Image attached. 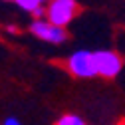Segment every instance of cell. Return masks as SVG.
<instances>
[{"label": "cell", "mask_w": 125, "mask_h": 125, "mask_svg": "<svg viewBox=\"0 0 125 125\" xmlns=\"http://www.w3.org/2000/svg\"><path fill=\"white\" fill-rule=\"evenodd\" d=\"M80 12V6H77L75 0H50L48 8H46V18H48L50 24L66 28Z\"/></svg>", "instance_id": "obj_1"}, {"label": "cell", "mask_w": 125, "mask_h": 125, "mask_svg": "<svg viewBox=\"0 0 125 125\" xmlns=\"http://www.w3.org/2000/svg\"><path fill=\"white\" fill-rule=\"evenodd\" d=\"M66 68L75 77H93V75H97L93 52H87V50H80V52L72 54L66 60Z\"/></svg>", "instance_id": "obj_2"}, {"label": "cell", "mask_w": 125, "mask_h": 125, "mask_svg": "<svg viewBox=\"0 0 125 125\" xmlns=\"http://www.w3.org/2000/svg\"><path fill=\"white\" fill-rule=\"evenodd\" d=\"M93 58H95V70H97V75L101 77H107L111 80L115 77L121 68H123V60L119 54H115L113 50H99V52H93Z\"/></svg>", "instance_id": "obj_3"}, {"label": "cell", "mask_w": 125, "mask_h": 125, "mask_svg": "<svg viewBox=\"0 0 125 125\" xmlns=\"http://www.w3.org/2000/svg\"><path fill=\"white\" fill-rule=\"evenodd\" d=\"M30 32H32L36 38L44 40V42H50V44H62L68 40V32L60 26L50 24L48 20H34L30 24Z\"/></svg>", "instance_id": "obj_4"}, {"label": "cell", "mask_w": 125, "mask_h": 125, "mask_svg": "<svg viewBox=\"0 0 125 125\" xmlns=\"http://www.w3.org/2000/svg\"><path fill=\"white\" fill-rule=\"evenodd\" d=\"M56 125H85V121L75 113H66L56 121Z\"/></svg>", "instance_id": "obj_5"}, {"label": "cell", "mask_w": 125, "mask_h": 125, "mask_svg": "<svg viewBox=\"0 0 125 125\" xmlns=\"http://www.w3.org/2000/svg\"><path fill=\"white\" fill-rule=\"evenodd\" d=\"M14 2H16L22 10L30 12V14H32L36 8H40V6H42V0H14Z\"/></svg>", "instance_id": "obj_6"}, {"label": "cell", "mask_w": 125, "mask_h": 125, "mask_svg": "<svg viewBox=\"0 0 125 125\" xmlns=\"http://www.w3.org/2000/svg\"><path fill=\"white\" fill-rule=\"evenodd\" d=\"M4 125H20V121H18V119H14V117H10V119L4 121Z\"/></svg>", "instance_id": "obj_7"}, {"label": "cell", "mask_w": 125, "mask_h": 125, "mask_svg": "<svg viewBox=\"0 0 125 125\" xmlns=\"http://www.w3.org/2000/svg\"><path fill=\"white\" fill-rule=\"evenodd\" d=\"M117 125H125V119H123V121H119V123H117Z\"/></svg>", "instance_id": "obj_8"}, {"label": "cell", "mask_w": 125, "mask_h": 125, "mask_svg": "<svg viewBox=\"0 0 125 125\" xmlns=\"http://www.w3.org/2000/svg\"><path fill=\"white\" fill-rule=\"evenodd\" d=\"M42 2H46V0H42Z\"/></svg>", "instance_id": "obj_9"}]
</instances>
